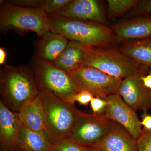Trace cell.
Here are the masks:
<instances>
[{
	"label": "cell",
	"mask_w": 151,
	"mask_h": 151,
	"mask_svg": "<svg viewBox=\"0 0 151 151\" xmlns=\"http://www.w3.org/2000/svg\"><path fill=\"white\" fill-rule=\"evenodd\" d=\"M48 24L51 32L89 47H112L119 43L111 26L57 16H48Z\"/></svg>",
	"instance_id": "6da1fadb"
},
{
	"label": "cell",
	"mask_w": 151,
	"mask_h": 151,
	"mask_svg": "<svg viewBox=\"0 0 151 151\" xmlns=\"http://www.w3.org/2000/svg\"><path fill=\"white\" fill-rule=\"evenodd\" d=\"M0 92L1 101L15 113L36 98L40 89L32 66L4 65L0 73Z\"/></svg>",
	"instance_id": "7a4b0ae2"
},
{
	"label": "cell",
	"mask_w": 151,
	"mask_h": 151,
	"mask_svg": "<svg viewBox=\"0 0 151 151\" xmlns=\"http://www.w3.org/2000/svg\"><path fill=\"white\" fill-rule=\"evenodd\" d=\"M47 135L53 145L68 139L81 116L71 103L45 90H40Z\"/></svg>",
	"instance_id": "3957f363"
},
{
	"label": "cell",
	"mask_w": 151,
	"mask_h": 151,
	"mask_svg": "<svg viewBox=\"0 0 151 151\" xmlns=\"http://www.w3.org/2000/svg\"><path fill=\"white\" fill-rule=\"evenodd\" d=\"M83 65L95 68L122 80L136 76H144L151 70L113 47H91Z\"/></svg>",
	"instance_id": "277c9868"
},
{
	"label": "cell",
	"mask_w": 151,
	"mask_h": 151,
	"mask_svg": "<svg viewBox=\"0 0 151 151\" xmlns=\"http://www.w3.org/2000/svg\"><path fill=\"white\" fill-rule=\"evenodd\" d=\"M0 29L5 33L32 31L41 37L49 30L48 16L42 9L18 6L5 1L1 4Z\"/></svg>",
	"instance_id": "5b68a950"
},
{
	"label": "cell",
	"mask_w": 151,
	"mask_h": 151,
	"mask_svg": "<svg viewBox=\"0 0 151 151\" xmlns=\"http://www.w3.org/2000/svg\"><path fill=\"white\" fill-rule=\"evenodd\" d=\"M32 67L39 89L52 93L60 99L73 104V96L78 93L69 73L52 62L33 56Z\"/></svg>",
	"instance_id": "8992f818"
},
{
	"label": "cell",
	"mask_w": 151,
	"mask_h": 151,
	"mask_svg": "<svg viewBox=\"0 0 151 151\" xmlns=\"http://www.w3.org/2000/svg\"><path fill=\"white\" fill-rule=\"evenodd\" d=\"M68 73L77 92L87 91L94 97L103 99L118 93L122 81L97 68L86 65Z\"/></svg>",
	"instance_id": "52a82bcc"
},
{
	"label": "cell",
	"mask_w": 151,
	"mask_h": 151,
	"mask_svg": "<svg viewBox=\"0 0 151 151\" xmlns=\"http://www.w3.org/2000/svg\"><path fill=\"white\" fill-rule=\"evenodd\" d=\"M116 123L105 114L82 112L68 139L81 147H96L111 134Z\"/></svg>",
	"instance_id": "ba28073f"
},
{
	"label": "cell",
	"mask_w": 151,
	"mask_h": 151,
	"mask_svg": "<svg viewBox=\"0 0 151 151\" xmlns=\"http://www.w3.org/2000/svg\"><path fill=\"white\" fill-rule=\"evenodd\" d=\"M108 103L105 114L108 118L124 127L137 140L142 133L141 121L136 111L127 104L119 93L105 98Z\"/></svg>",
	"instance_id": "9c48e42d"
},
{
	"label": "cell",
	"mask_w": 151,
	"mask_h": 151,
	"mask_svg": "<svg viewBox=\"0 0 151 151\" xmlns=\"http://www.w3.org/2000/svg\"><path fill=\"white\" fill-rule=\"evenodd\" d=\"M136 76L123 79L118 93L135 111L151 110V90L144 86L141 78Z\"/></svg>",
	"instance_id": "30bf717a"
},
{
	"label": "cell",
	"mask_w": 151,
	"mask_h": 151,
	"mask_svg": "<svg viewBox=\"0 0 151 151\" xmlns=\"http://www.w3.org/2000/svg\"><path fill=\"white\" fill-rule=\"evenodd\" d=\"M52 16L91 21L105 25L108 24L102 6L96 0H72L66 7Z\"/></svg>",
	"instance_id": "8fae6325"
},
{
	"label": "cell",
	"mask_w": 151,
	"mask_h": 151,
	"mask_svg": "<svg viewBox=\"0 0 151 151\" xmlns=\"http://www.w3.org/2000/svg\"><path fill=\"white\" fill-rule=\"evenodd\" d=\"M20 125L18 113L0 100V151H17Z\"/></svg>",
	"instance_id": "7c38bea8"
},
{
	"label": "cell",
	"mask_w": 151,
	"mask_h": 151,
	"mask_svg": "<svg viewBox=\"0 0 151 151\" xmlns=\"http://www.w3.org/2000/svg\"><path fill=\"white\" fill-rule=\"evenodd\" d=\"M119 43L151 35V18L134 17L111 26Z\"/></svg>",
	"instance_id": "4fadbf2b"
},
{
	"label": "cell",
	"mask_w": 151,
	"mask_h": 151,
	"mask_svg": "<svg viewBox=\"0 0 151 151\" xmlns=\"http://www.w3.org/2000/svg\"><path fill=\"white\" fill-rule=\"evenodd\" d=\"M40 37L36 43L35 56L52 63L62 53L69 42L63 36L50 30Z\"/></svg>",
	"instance_id": "5bb4252c"
},
{
	"label": "cell",
	"mask_w": 151,
	"mask_h": 151,
	"mask_svg": "<svg viewBox=\"0 0 151 151\" xmlns=\"http://www.w3.org/2000/svg\"><path fill=\"white\" fill-rule=\"evenodd\" d=\"M91 47L76 41L69 40L65 50L53 63L70 73L83 65Z\"/></svg>",
	"instance_id": "9a60e30c"
},
{
	"label": "cell",
	"mask_w": 151,
	"mask_h": 151,
	"mask_svg": "<svg viewBox=\"0 0 151 151\" xmlns=\"http://www.w3.org/2000/svg\"><path fill=\"white\" fill-rule=\"evenodd\" d=\"M18 113L21 123L26 128L33 132L47 135L43 107L39 94L32 101L24 105Z\"/></svg>",
	"instance_id": "2e32d148"
},
{
	"label": "cell",
	"mask_w": 151,
	"mask_h": 151,
	"mask_svg": "<svg viewBox=\"0 0 151 151\" xmlns=\"http://www.w3.org/2000/svg\"><path fill=\"white\" fill-rule=\"evenodd\" d=\"M118 49L142 65L151 68V35L121 42Z\"/></svg>",
	"instance_id": "e0dca14e"
},
{
	"label": "cell",
	"mask_w": 151,
	"mask_h": 151,
	"mask_svg": "<svg viewBox=\"0 0 151 151\" xmlns=\"http://www.w3.org/2000/svg\"><path fill=\"white\" fill-rule=\"evenodd\" d=\"M105 151H139L137 141L129 132L116 123L112 132L96 147Z\"/></svg>",
	"instance_id": "ac0fdd59"
},
{
	"label": "cell",
	"mask_w": 151,
	"mask_h": 151,
	"mask_svg": "<svg viewBox=\"0 0 151 151\" xmlns=\"http://www.w3.org/2000/svg\"><path fill=\"white\" fill-rule=\"evenodd\" d=\"M53 146L47 135L31 131L21 123L17 151H51Z\"/></svg>",
	"instance_id": "d6986e66"
},
{
	"label": "cell",
	"mask_w": 151,
	"mask_h": 151,
	"mask_svg": "<svg viewBox=\"0 0 151 151\" xmlns=\"http://www.w3.org/2000/svg\"><path fill=\"white\" fill-rule=\"evenodd\" d=\"M107 14L110 18H115L125 14L137 5L139 0H108Z\"/></svg>",
	"instance_id": "ffe728a7"
},
{
	"label": "cell",
	"mask_w": 151,
	"mask_h": 151,
	"mask_svg": "<svg viewBox=\"0 0 151 151\" xmlns=\"http://www.w3.org/2000/svg\"><path fill=\"white\" fill-rule=\"evenodd\" d=\"M72 0H45L42 9L48 16L58 13L66 7Z\"/></svg>",
	"instance_id": "44dd1931"
},
{
	"label": "cell",
	"mask_w": 151,
	"mask_h": 151,
	"mask_svg": "<svg viewBox=\"0 0 151 151\" xmlns=\"http://www.w3.org/2000/svg\"><path fill=\"white\" fill-rule=\"evenodd\" d=\"M135 17H145L151 18V0L139 1L137 6L131 11Z\"/></svg>",
	"instance_id": "7402d4cb"
},
{
	"label": "cell",
	"mask_w": 151,
	"mask_h": 151,
	"mask_svg": "<svg viewBox=\"0 0 151 151\" xmlns=\"http://www.w3.org/2000/svg\"><path fill=\"white\" fill-rule=\"evenodd\" d=\"M51 151H83L82 147L69 139L53 145Z\"/></svg>",
	"instance_id": "603a6c76"
},
{
	"label": "cell",
	"mask_w": 151,
	"mask_h": 151,
	"mask_svg": "<svg viewBox=\"0 0 151 151\" xmlns=\"http://www.w3.org/2000/svg\"><path fill=\"white\" fill-rule=\"evenodd\" d=\"M137 141L139 151H151V132H142Z\"/></svg>",
	"instance_id": "cb8c5ba5"
},
{
	"label": "cell",
	"mask_w": 151,
	"mask_h": 151,
	"mask_svg": "<svg viewBox=\"0 0 151 151\" xmlns=\"http://www.w3.org/2000/svg\"><path fill=\"white\" fill-rule=\"evenodd\" d=\"M90 103L92 112L94 114H104L108 105L106 100L100 97H93Z\"/></svg>",
	"instance_id": "d4e9b609"
},
{
	"label": "cell",
	"mask_w": 151,
	"mask_h": 151,
	"mask_svg": "<svg viewBox=\"0 0 151 151\" xmlns=\"http://www.w3.org/2000/svg\"><path fill=\"white\" fill-rule=\"evenodd\" d=\"M45 1V0H44ZM44 1L43 0H15L8 1L9 3L18 6L30 8L42 9Z\"/></svg>",
	"instance_id": "484cf974"
},
{
	"label": "cell",
	"mask_w": 151,
	"mask_h": 151,
	"mask_svg": "<svg viewBox=\"0 0 151 151\" xmlns=\"http://www.w3.org/2000/svg\"><path fill=\"white\" fill-rule=\"evenodd\" d=\"M93 97L94 96L90 92L86 91H82L76 94L73 96L72 101L73 104L76 102H77L81 105L86 106L90 103Z\"/></svg>",
	"instance_id": "4316f807"
},
{
	"label": "cell",
	"mask_w": 151,
	"mask_h": 151,
	"mask_svg": "<svg viewBox=\"0 0 151 151\" xmlns=\"http://www.w3.org/2000/svg\"><path fill=\"white\" fill-rule=\"evenodd\" d=\"M141 117V125L144 127L142 132L147 133L151 132V115L147 112H143Z\"/></svg>",
	"instance_id": "83f0119b"
},
{
	"label": "cell",
	"mask_w": 151,
	"mask_h": 151,
	"mask_svg": "<svg viewBox=\"0 0 151 151\" xmlns=\"http://www.w3.org/2000/svg\"><path fill=\"white\" fill-rule=\"evenodd\" d=\"M144 86L148 89H151V70L145 76L141 78Z\"/></svg>",
	"instance_id": "f1b7e54d"
},
{
	"label": "cell",
	"mask_w": 151,
	"mask_h": 151,
	"mask_svg": "<svg viewBox=\"0 0 151 151\" xmlns=\"http://www.w3.org/2000/svg\"><path fill=\"white\" fill-rule=\"evenodd\" d=\"M7 52L5 49L3 47H0V64L6 65V59Z\"/></svg>",
	"instance_id": "f546056e"
},
{
	"label": "cell",
	"mask_w": 151,
	"mask_h": 151,
	"mask_svg": "<svg viewBox=\"0 0 151 151\" xmlns=\"http://www.w3.org/2000/svg\"><path fill=\"white\" fill-rule=\"evenodd\" d=\"M83 151H105L103 149L98 147H82Z\"/></svg>",
	"instance_id": "4dcf8cb0"
},
{
	"label": "cell",
	"mask_w": 151,
	"mask_h": 151,
	"mask_svg": "<svg viewBox=\"0 0 151 151\" xmlns=\"http://www.w3.org/2000/svg\"></svg>",
	"instance_id": "1f68e13d"
}]
</instances>
